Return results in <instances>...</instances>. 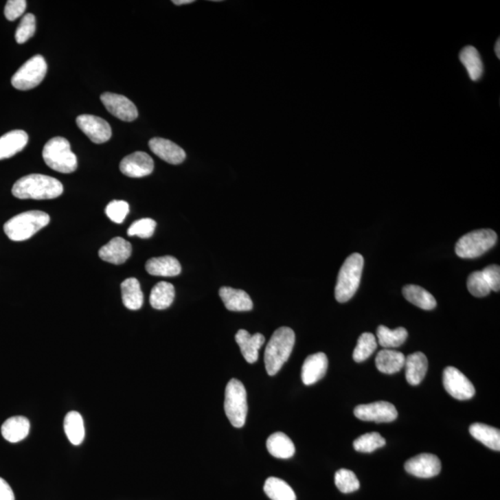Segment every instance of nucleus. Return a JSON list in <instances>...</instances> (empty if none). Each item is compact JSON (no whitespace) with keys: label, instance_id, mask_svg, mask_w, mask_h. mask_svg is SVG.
<instances>
[{"label":"nucleus","instance_id":"24","mask_svg":"<svg viewBox=\"0 0 500 500\" xmlns=\"http://www.w3.org/2000/svg\"><path fill=\"white\" fill-rule=\"evenodd\" d=\"M406 357L403 353L394 350H383L375 359L378 371L385 374H393L401 371L405 365Z\"/></svg>","mask_w":500,"mask_h":500},{"label":"nucleus","instance_id":"2","mask_svg":"<svg viewBox=\"0 0 500 500\" xmlns=\"http://www.w3.org/2000/svg\"><path fill=\"white\" fill-rule=\"evenodd\" d=\"M296 336L289 327L276 330L268 342L264 354L266 371L271 376L277 374L293 350Z\"/></svg>","mask_w":500,"mask_h":500},{"label":"nucleus","instance_id":"39","mask_svg":"<svg viewBox=\"0 0 500 500\" xmlns=\"http://www.w3.org/2000/svg\"><path fill=\"white\" fill-rule=\"evenodd\" d=\"M157 223L150 218H144L133 223L127 230V235L129 236H138V238L146 239L150 238L155 232Z\"/></svg>","mask_w":500,"mask_h":500},{"label":"nucleus","instance_id":"23","mask_svg":"<svg viewBox=\"0 0 500 500\" xmlns=\"http://www.w3.org/2000/svg\"><path fill=\"white\" fill-rule=\"evenodd\" d=\"M406 380L409 385H418L424 379L428 370L427 356L422 352L409 355L405 360Z\"/></svg>","mask_w":500,"mask_h":500},{"label":"nucleus","instance_id":"22","mask_svg":"<svg viewBox=\"0 0 500 500\" xmlns=\"http://www.w3.org/2000/svg\"><path fill=\"white\" fill-rule=\"evenodd\" d=\"M30 422L23 416L9 418L1 427V435L10 443L21 442L25 440L30 432Z\"/></svg>","mask_w":500,"mask_h":500},{"label":"nucleus","instance_id":"31","mask_svg":"<svg viewBox=\"0 0 500 500\" xmlns=\"http://www.w3.org/2000/svg\"><path fill=\"white\" fill-rule=\"evenodd\" d=\"M174 297V286L168 282H159L151 290L150 305L156 310H165L172 304Z\"/></svg>","mask_w":500,"mask_h":500},{"label":"nucleus","instance_id":"3","mask_svg":"<svg viewBox=\"0 0 500 500\" xmlns=\"http://www.w3.org/2000/svg\"><path fill=\"white\" fill-rule=\"evenodd\" d=\"M50 217L46 212L30 211L16 215L4 225V232L10 240L22 242L28 240L38 231L46 227Z\"/></svg>","mask_w":500,"mask_h":500},{"label":"nucleus","instance_id":"26","mask_svg":"<svg viewBox=\"0 0 500 500\" xmlns=\"http://www.w3.org/2000/svg\"><path fill=\"white\" fill-rule=\"evenodd\" d=\"M459 60L466 69L470 80L479 81L483 77L484 63L480 53L475 47H465L459 53Z\"/></svg>","mask_w":500,"mask_h":500},{"label":"nucleus","instance_id":"12","mask_svg":"<svg viewBox=\"0 0 500 500\" xmlns=\"http://www.w3.org/2000/svg\"><path fill=\"white\" fill-rule=\"evenodd\" d=\"M103 105L113 116L124 122H133L138 117L137 108L124 95L104 93L100 97Z\"/></svg>","mask_w":500,"mask_h":500},{"label":"nucleus","instance_id":"7","mask_svg":"<svg viewBox=\"0 0 500 500\" xmlns=\"http://www.w3.org/2000/svg\"><path fill=\"white\" fill-rule=\"evenodd\" d=\"M247 391L238 379H231L225 388V411L231 424L243 427L247 415Z\"/></svg>","mask_w":500,"mask_h":500},{"label":"nucleus","instance_id":"5","mask_svg":"<svg viewBox=\"0 0 500 500\" xmlns=\"http://www.w3.org/2000/svg\"><path fill=\"white\" fill-rule=\"evenodd\" d=\"M43 159L49 168L61 174H71L77 169V157L65 137H53L45 145Z\"/></svg>","mask_w":500,"mask_h":500},{"label":"nucleus","instance_id":"13","mask_svg":"<svg viewBox=\"0 0 500 500\" xmlns=\"http://www.w3.org/2000/svg\"><path fill=\"white\" fill-rule=\"evenodd\" d=\"M120 170L126 177L141 178L152 174L154 161L148 154L137 151L122 159L120 163Z\"/></svg>","mask_w":500,"mask_h":500},{"label":"nucleus","instance_id":"27","mask_svg":"<svg viewBox=\"0 0 500 500\" xmlns=\"http://www.w3.org/2000/svg\"><path fill=\"white\" fill-rule=\"evenodd\" d=\"M122 299L125 307L131 310L141 308L144 303V295L137 279L127 278L121 284Z\"/></svg>","mask_w":500,"mask_h":500},{"label":"nucleus","instance_id":"38","mask_svg":"<svg viewBox=\"0 0 500 500\" xmlns=\"http://www.w3.org/2000/svg\"><path fill=\"white\" fill-rule=\"evenodd\" d=\"M36 33V17L32 13L23 16L15 33V39L18 44L27 42Z\"/></svg>","mask_w":500,"mask_h":500},{"label":"nucleus","instance_id":"18","mask_svg":"<svg viewBox=\"0 0 500 500\" xmlns=\"http://www.w3.org/2000/svg\"><path fill=\"white\" fill-rule=\"evenodd\" d=\"M236 341L245 360L249 363H254L259 359V350L264 344L265 337L259 332L250 334L246 330L241 329L236 334Z\"/></svg>","mask_w":500,"mask_h":500},{"label":"nucleus","instance_id":"11","mask_svg":"<svg viewBox=\"0 0 500 500\" xmlns=\"http://www.w3.org/2000/svg\"><path fill=\"white\" fill-rule=\"evenodd\" d=\"M76 124L93 143L103 144L111 139V125L100 117L82 114L77 117Z\"/></svg>","mask_w":500,"mask_h":500},{"label":"nucleus","instance_id":"25","mask_svg":"<svg viewBox=\"0 0 500 500\" xmlns=\"http://www.w3.org/2000/svg\"><path fill=\"white\" fill-rule=\"evenodd\" d=\"M266 446L269 453L277 459H290L296 452L293 441L286 433L281 432L269 436Z\"/></svg>","mask_w":500,"mask_h":500},{"label":"nucleus","instance_id":"41","mask_svg":"<svg viewBox=\"0 0 500 500\" xmlns=\"http://www.w3.org/2000/svg\"><path fill=\"white\" fill-rule=\"evenodd\" d=\"M482 272L486 283L491 291L499 292L500 290V268L499 265H489Z\"/></svg>","mask_w":500,"mask_h":500},{"label":"nucleus","instance_id":"33","mask_svg":"<svg viewBox=\"0 0 500 500\" xmlns=\"http://www.w3.org/2000/svg\"><path fill=\"white\" fill-rule=\"evenodd\" d=\"M264 492L272 500H297L293 489L282 479L268 478L265 481Z\"/></svg>","mask_w":500,"mask_h":500},{"label":"nucleus","instance_id":"20","mask_svg":"<svg viewBox=\"0 0 500 500\" xmlns=\"http://www.w3.org/2000/svg\"><path fill=\"white\" fill-rule=\"evenodd\" d=\"M28 143V135L23 130H14L0 137V161L12 158L22 151Z\"/></svg>","mask_w":500,"mask_h":500},{"label":"nucleus","instance_id":"29","mask_svg":"<svg viewBox=\"0 0 500 500\" xmlns=\"http://www.w3.org/2000/svg\"><path fill=\"white\" fill-rule=\"evenodd\" d=\"M470 433L479 442L493 451H499L500 431L484 424H473L470 427Z\"/></svg>","mask_w":500,"mask_h":500},{"label":"nucleus","instance_id":"10","mask_svg":"<svg viewBox=\"0 0 500 500\" xmlns=\"http://www.w3.org/2000/svg\"><path fill=\"white\" fill-rule=\"evenodd\" d=\"M354 415L364 422H391L398 418L396 407L387 401L359 405L354 409Z\"/></svg>","mask_w":500,"mask_h":500},{"label":"nucleus","instance_id":"35","mask_svg":"<svg viewBox=\"0 0 500 500\" xmlns=\"http://www.w3.org/2000/svg\"><path fill=\"white\" fill-rule=\"evenodd\" d=\"M385 440L379 433H368L361 435L354 441L353 446L356 451L363 453H372L376 449L385 446Z\"/></svg>","mask_w":500,"mask_h":500},{"label":"nucleus","instance_id":"14","mask_svg":"<svg viewBox=\"0 0 500 500\" xmlns=\"http://www.w3.org/2000/svg\"><path fill=\"white\" fill-rule=\"evenodd\" d=\"M406 472L419 478H432L440 475L441 462L435 455L422 453L405 464Z\"/></svg>","mask_w":500,"mask_h":500},{"label":"nucleus","instance_id":"30","mask_svg":"<svg viewBox=\"0 0 500 500\" xmlns=\"http://www.w3.org/2000/svg\"><path fill=\"white\" fill-rule=\"evenodd\" d=\"M65 431L69 441L73 445H81L86 435V429H84V419L79 412H68L65 419Z\"/></svg>","mask_w":500,"mask_h":500},{"label":"nucleus","instance_id":"45","mask_svg":"<svg viewBox=\"0 0 500 500\" xmlns=\"http://www.w3.org/2000/svg\"><path fill=\"white\" fill-rule=\"evenodd\" d=\"M495 53H496L497 58H500V40H497L495 45Z\"/></svg>","mask_w":500,"mask_h":500},{"label":"nucleus","instance_id":"43","mask_svg":"<svg viewBox=\"0 0 500 500\" xmlns=\"http://www.w3.org/2000/svg\"><path fill=\"white\" fill-rule=\"evenodd\" d=\"M0 500H15L14 493L9 484L0 477Z\"/></svg>","mask_w":500,"mask_h":500},{"label":"nucleus","instance_id":"16","mask_svg":"<svg viewBox=\"0 0 500 500\" xmlns=\"http://www.w3.org/2000/svg\"><path fill=\"white\" fill-rule=\"evenodd\" d=\"M132 245L122 238L111 239L98 251L100 259L113 264H122L131 257Z\"/></svg>","mask_w":500,"mask_h":500},{"label":"nucleus","instance_id":"40","mask_svg":"<svg viewBox=\"0 0 500 500\" xmlns=\"http://www.w3.org/2000/svg\"><path fill=\"white\" fill-rule=\"evenodd\" d=\"M106 215L113 223H124L125 218L129 214V204L124 201H113L108 204L105 209Z\"/></svg>","mask_w":500,"mask_h":500},{"label":"nucleus","instance_id":"34","mask_svg":"<svg viewBox=\"0 0 500 500\" xmlns=\"http://www.w3.org/2000/svg\"><path fill=\"white\" fill-rule=\"evenodd\" d=\"M376 348L377 341L374 334L371 332H363L353 351V360L356 363H363L371 357Z\"/></svg>","mask_w":500,"mask_h":500},{"label":"nucleus","instance_id":"1","mask_svg":"<svg viewBox=\"0 0 500 500\" xmlns=\"http://www.w3.org/2000/svg\"><path fill=\"white\" fill-rule=\"evenodd\" d=\"M62 193L63 185L60 181L38 174L21 178L12 188V195L20 199H53Z\"/></svg>","mask_w":500,"mask_h":500},{"label":"nucleus","instance_id":"17","mask_svg":"<svg viewBox=\"0 0 500 500\" xmlns=\"http://www.w3.org/2000/svg\"><path fill=\"white\" fill-rule=\"evenodd\" d=\"M151 151L170 164H180L185 159V152L177 144L164 138H152L148 143Z\"/></svg>","mask_w":500,"mask_h":500},{"label":"nucleus","instance_id":"42","mask_svg":"<svg viewBox=\"0 0 500 500\" xmlns=\"http://www.w3.org/2000/svg\"><path fill=\"white\" fill-rule=\"evenodd\" d=\"M27 3L25 0H9L5 7V16L9 21H15L25 13Z\"/></svg>","mask_w":500,"mask_h":500},{"label":"nucleus","instance_id":"32","mask_svg":"<svg viewBox=\"0 0 500 500\" xmlns=\"http://www.w3.org/2000/svg\"><path fill=\"white\" fill-rule=\"evenodd\" d=\"M377 337L380 345L387 350L400 347L408 339V331L404 327L391 330L385 326H380L377 329Z\"/></svg>","mask_w":500,"mask_h":500},{"label":"nucleus","instance_id":"9","mask_svg":"<svg viewBox=\"0 0 500 500\" xmlns=\"http://www.w3.org/2000/svg\"><path fill=\"white\" fill-rule=\"evenodd\" d=\"M443 384L449 395L456 400H467L475 397V388L472 382L455 367L444 370Z\"/></svg>","mask_w":500,"mask_h":500},{"label":"nucleus","instance_id":"6","mask_svg":"<svg viewBox=\"0 0 500 500\" xmlns=\"http://www.w3.org/2000/svg\"><path fill=\"white\" fill-rule=\"evenodd\" d=\"M497 236L491 229L473 231L459 238L455 252L462 259H475L482 256L497 244Z\"/></svg>","mask_w":500,"mask_h":500},{"label":"nucleus","instance_id":"37","mask_svg":"<svg viewBox=\"0 0 500 500\" xmlns=\"http://www.w3.org/2000/svg\"><path fill=\"white\" fill-rule=\"evenodd\" d=\"M467 288L473 297H484L490 294L491 290L481 271L470 273L467 279Z\"/></svg>","mask_w":500,"mask_h":500},{"label":"nucleus","instance_id":"15","mask_svg":"<svg viewBox=\"0 0 500 500\" xmlns=\"http://www.w3.org/2000/svg\"><path fill=\"white\" fill-rule=\"evenodd\" d=\"M328 368V359L326 354H312L306 359L302 370V382L306 385L315 384L323 379Z\"/></svg>","mask_w":500,"mask_h":500},{"label":"nucleus","instance_id":"28","mask_svg":"<svg viewBox=\"0 0 500 500\" xmlns=\"http://www.w3.org/2000/svg\"><path fill=\"white\" fill-rule=\"evenodd\" d=\"M402 292L409 302L422 310H431L436 307L435 297L422 286L408 284L403 287Z\"/></svg>","mask_w":500,"mask_h":500},{"label":"nucleus","instance_id":"8","mask_svg":"<svg viewBox=\"0 0 500 500\" xmlns=\"http://www.w3.org/2000/svg\"><path fill=\"white\" fill-rule=\"evenodd\" d=\"M47 71V65L45 58L41 55L34 56L12 76V86L23 91L33 89L43 81Z\"/></svg>","mask_w":500,"mask_h":500},{"label":"nucleus","instance_id":"19","mask_svg":"<svg viewBox=\"0 0 500 500\" xmlns=\"http://www.w3.org/2000/svg\"><path fill=\"white\" fill-rule=\"evenodd\" d=\"M219 295L228 310L249 311L253 308V302L244 290L225 286L220 289Z\"/></svg>","mask_w":500,"mask_h":500},{"label":"nucleus","instance_id":"36","mask_svg":"<svg viewBox=\"0 0 500 500\" xmlns=\"http://www.w3.org/2000/svg\"><path fill=\"white\" fill-rule=\"evenodd\" d=\"M334 483L340 492L344 494L353 493L360 488V481L352 470L341 469L334 475Z\"/></svg>","mask_w":500,"mask_h":500},{"label":"nucleus","instance_id":"21","mask_svg":"<svg viewBox=\"0 0 500 500\" xmlns=\"http://www.w3.org/2000/svg\"><path fill=\"white\" fill-rule=\"evenodd\" d=\"M146 270L151 275L174 277L179 275L182 268L179 260L172 256L153 258L146 263Z\"/></svg>","mask_w":500,"mask_h":500},{"label":"nucleus","instance_id":"4","mask_svg":"<svg viewBox=\"0 0 500 500\" xmlns=\"http://www.w3.org/2000/svg\"><path fill=\"white\" fill-rule=\"evenodd\" d=\"M364 259L361 254H351L340 269L334 296L337 302L345 303L352 299L360 286Z\"/></svg>","mask_w":500,"mask_h":500},{"label":"nucleus","instance_id":"44","mask_svg":"<svg viewBox=\"0 0 500 500\" xmlns=\"http://www.w3.org/2000/svg\"><path fill=\"white\" fill-rule=\"evenodd\" d=\"M194 2H195L194 0H174L172 3L177 5V6H180V5L194 3Z\"/></svg>","mask_w":500,"mask_h":500}]
</instances>
